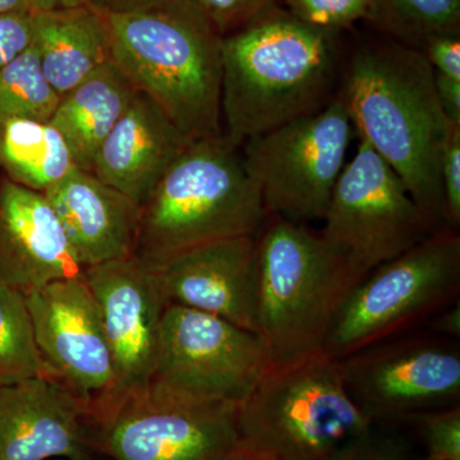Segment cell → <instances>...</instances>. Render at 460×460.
<instances>
[{
    "label": "cell",
    "instance_id": "f35d334b",
    "mask_svg": "<svg viewBox=\"0 0 460 460\" xmlns=\"http://www.w3.org/2000/svg\"><path fill=\"white\" fill-rule=\"evenodd\" d=\"M411 460H429V459L426 458V456H425V458L411 459Z\"/></svg>",
    "mask_w": 460,
    "mask_h": 460
},
{
    "label": "cell",
    "instance_id": "e0dca14e",
    "mask_svg": "<svg viewBox=\"0 0 460 460\" xmlns=\"http://www.w3.org/2000/svg\"><path fill=\"white\" fill-rule=\"evenodd\" d=\"M84 272L47 196L0 181V281L27 295Z\"/></svg>",
    "mask_w": 460,
    "mask_h": 460
},
{
    "label": "cell",
    "instance_id": "cb8c5ba5",
    "mask_svg": "<svg viewBox=\"0 0 460 460\" xmlns=\"http://www.w3.org/2000/svg\"><path fill=\"white\" fill-rule=\"evenodd\" d=\"M48 376L26 296L0 281V385Z\"/></svg>",
    "mask_w": 460,
    "mask_h": 460
},
{
    "label": "cell",
    "instance_id": "74e56055",
    "mask_svg": "<svg viewBox=\"0 0 460 460\" xmlns=\"http://www.w3.org/2000/svg\"><path fill=\"white\" fill-rule=\"evenodd\" d=\"M219 460H259L253 456L252 453L248 452V450L243 449V447H238L237 449L233 450L232 453H229L228 456H224V458Z\"/></svg>",
    "mask_w": 460,
    "mask_h": 460
},
{
    "label": "cell",
    "instance_id": "7c38bea8",
    "mask_svg": "<svg viewBox=\"0 0 460 460\" xmlns=\"http://www.w3.org/2000/svg\"><path fill=\"white\" fill-rule=\"evenodd\" d=\"M348 394L372 425L458 405L459 344L398 337L341 359Z\"/></svg>",
    "mask_w": 460,
    "mask_h": 460
},
{
    "label": "cell",
    "instance_id": "4fadbf2b",
    "mask_svg": "<svg viewBox=\"0 0 460 460\" xmlns=\"http://www.w3.org/2000/svg\"><path fill=\"white\" fill-rule=\"evenodd\" d=\"M25 296L48 376L86 402L93 417L114 398L117 380L86 281L84 277L58 280Z\"/></svg>",
    "mask_w": 460,
    "mask_h": 460
},
{
    "label": "cell",
    "instance_id": "d4e9b609",
    "mask_svg": "<svg viewBox=\"0 0 460 460\" xmlns=\"http://www.w3.org/2000/svg\"><path fill=\"white\" fill-rule=\"evenodd\" d=\"M59 100L42 72L33 42L0 69V122L13 118L50 122Z\"/></svg>",
    "mask_w": 460,
    "mask_h": 460
},
{
    "label": "cell",
    "instance_id": "30bf717a",
    "mask_svg": "<svg viewBox=\"0 0 460 460\" xmlns=\"http://www.w3.org/2000/svg\"><path fill=\"white\" fill-rule=\"evenodd\" d=\"M323 222V237L362 278L432 234L399 175L363 140L335 184Z\"/></svg>",
    "mask_w": 460,
    "mask_h": 460
},
{
    "label": "cell",
    "instance_id": "9c48e42d",
    "mask_svg": "<svg viewBox=\"0 0 460 460\" xmlns=\"http://www.w3.org/2000/svg\"><path fill=\"white\" fill-rule=\"evenodd\" d=\"M237 411L151 381L93 414V447L113 460H219L239 447Z\"/></svg>",
    "mask_w": 460,
    "mask_h": 460
},
{
    "label": "cell",
    "instance_id": "d6986e66",
    "mask_svg": "<svg viewBox=\"0 0 460 460\" xmlns=\"http://www.w3.org/2000/svg\"><path fill=\"white\" fill-rule=\"evenodd\" d=\"M190 140L144 93H136L93 162V174L138 206Z\"/></svg>",
    "mask_w": 460,
    "mask_h": 460
},
{
    "label": "cell",
    "instance_id": "8992f818",
    "mask_svg": "<svg viewBox=\"0 0 460 460\" xmlns=\"http://www.w3.org/2000/svg\"><path fill=\"white\" fill-rule=\"evenodd\" d=\"M372 428L325 350L271 363L237 411L239 447L259 460H321Z\"/></svg>",
    "mask_w": 460,
    "mask_h": 460
},
{
    "label": "cell",
    "instance_id": "f1b7e54d",
    "mask_svg": "<svg viewBox=\"0 0 460 460\" xmlns=\"http://www.w3.org/2000/svg\"><path fill=\"white\" fill-rule=\"evenodd\" d=\"M445 226L456 232L460 226V126H453L441 159Z\"/></svg>",
    "mask_w": 460,
    "mask_h": 460
},
{
    "label": "cell",
    "instance_id": "9a60e30c",
    "mask_svg": "<svg viewBox=\"0 0 460 460\" xmlns=\"http://www.w3.org/2000/svg\"><path fill=\"white\" fill-rule=\"evenodd\" d=\"M93 447L86 402L54 378L0 385V460H90Z\"/></svg>",
    "mask_w": 460,
    "mask_h": 460
},
{
    "label": "cell",
    "instance_id": "277c9868",
    "mask_svg": "<svg viewBox=\"0 0 460 460\" xmlns=\"http://www.w3.org/2000/svg\"><path fill=\"white\" fill-rule=\"evenodd\" d=\"M256 250V334L265 341L272 365L323 350L361 275L321 233L278 215L266 214Z\"/></svg>",
    "mask_w": 460,
    "mask_h": 460
},
{
    "label": "cell",
    "instance_id": "836d02e7",
    "mask_svg": "<svg viewBox=\"0 0 460 460\" xmlns=\"http://www.w3.org/2000/svg\"><path fill=\"white\" fill-rule=\"evenodd\" d=\"M431 323V332L440 337H460V305L459 301L447 305L443 311L435 314Z\"/></svg>",
    "mask_w": 460,
    "mask_h": 460
},
{
    "label": "cell",
    "instance_id": "7a4b0ae2",
    "mask_svg": "<svg viewBox=\"0 0 460 460\" xmlns=\"http://www.w3.org/2000/svg\"><path fill=\"white\" fill-rule=\"evenodd\" d=\"M341 32L308 25L281 3L223 39V137L230 146L313 114L334 98Z\"/></svg>",
    "mask_w": 460,
    "mask_h": 460
},
{
    "label": "cell",
    "instance_id": "52a82bcc",
    "mask_svg": "<svg viewBox=\"0 0 460 460\" xmlns=\"http://www.w3.org/2000/svg\"><path fill=\"white\" fill-rule=\"evenodd\" d=\"M460 237L432 233L404 253L378 265L348 295L323 350L341 359L402 337L459 301Z\"/></svg>",
    "mask_w": 460,
    "mask_h": 460
},
{
    "label": "cell",
    "instance_id": "ba28073f",
    "mask_svg": "<svg viewBox=\"0 0 460 460\" xmlns=\"http://www.w3.org/2000/svg\"><path fill=\"white\" fill-rule=\"evenodd\" d=\"M353 129L337 93L320 111L244 142L239 151L266 214L302 224L323 220L347 164Z\"/></svg>",
    "mask_w": 460,
    "mask_h": 460
},
{
    "label": "cell",
    "instance_id": "4316f807",
    "mask_svg": "<svg viewBox=\"0 0 460 460\" xmlns=\"http://www.w3.org/2000/svg\"><path fill=\"white\" fill-rule=\"evenodd\" d=\"M287 11L308 25L343 31L367 16V0H281Z\"/></svg>",
    "mask_w": 460,
    "mask_h": 460
},
{
    "label": "cell",
    "instance_id": "8d00e7d4",
    "mask_svg": "<svg viewBox=\"0 0 460 460\" xmlns=\"http://www.w3.org/2000/svg\"><path fill=\"white\" fill-rule=\"evenodd\" d=\"M31 11H33L31 0H0V14Z\"/></svg>",
    "mask_w": 460,
    "mask_h": 460
},
{
    "label": "cell",
    "instance_id": "4dcf8cb0",
    "mask_svg": "<svg viewBox=\"0 0 460 460\" xmlns=\"http://www.w3.org/2000/svg\"><path fill=\"white\" fill-rule=\"evenodd\" d=\"M33 13L31 11L0 14V69L31 47Z\"/></svg>",
    "mask_w": 460,
    "mask_h": 460
},
{
    "label": "cell",
    "instance_id": "d6a6232c",
    "mask_svg": "<svg viewBox=\"0 0 460 460\" xmlns=\"http://www.w3.org/2000/svg\"><path fill=\"white\" fill-rule=\"evenodd\" d=\"M435 83L438 102L447 119L460 124V80L435 72Z\"/></svg>",
    "mask_w": 460,
    "mask_h": 460
},
{
    "label": "cell",
    "instance_id": "f546056e",
    "mask_svg": "<svg viewBox=\"0 0 460 460\" xmlns=\"http://www.w3.org/2000/svg\"><path fill=\"white\" fill-rule=\"evenodd\" d=\"M321 460H408L407 453L394 438L374 431L366 432Z\"/></svg>",
    "mask_w": 460,
    "mask_h": 460
},
{
    "label": "cell",
    "instance_id": "1f68e13d",
    "mask_svg": "<svg viewBox=\"0 0 460 460\" xmlns=\"http://www.w3.org/2000/svg\"><path fill=\"white\" fill-rule=\"evenodd\" d=\"M438 74L460 80V33H438L420 48Z\"/></svg>",
    "mask_w": 460,
    "mask_h": 460
},
{
    "label": "cell",
    "instance_id": "484cf974",
    "mask_svg": "<svg viewBox=\"0 0 460 460\" xmlns=\"http://www.w3.org/2000/svg\"><path fill=\"white\" fill-rule=\"evenodd\" d=\"M419 426L429 460H460V408L458 405L423 411L411 417Z\"/></svg>",
    "mask_w": 460,
    "mask_h": 460
},
{
    "label": "cell",
    "instance_id": "ac0fdd59",
    "mask_svg": "<svg viewBox=\"0 0 460 460\" xmlns=\"http://www.w3.org/2000/svg\"><path fill=\"white\" fill-rule=\"evenodd\" d=\"M84 270L135 255L141 206L75 168L44 193Z\"/></svg>",
    "mask_w": 460,
    "mask_h": 460
},
{
    "label": "cell",
    "instance_id": "603a6c76",
    "mask_svg": "<svg viewBox=\"0 0 460 460\" xmlns=\"http://www.w3.org/2000/svg\"><path fill=\"white\" fill-rule=\"evenodd\" d=\"M366 20L389 40L420 50L431 36L460 33V0H367Z\"/></svg>",
    "mask_w": 460,
    "mask_h": 460
},
{
    "label": "cell",
    "instance_id": "6da1fadb",
    "mask_svg": "<svg viewBox=\"0 0 460 460\" xmlns=\"http://www.w3.org/2000/svg\"><path fill=\"white\" fill-rule=\"evenodd\" d=\"M341 78L338 95L361 140L399 175L429 230L447 228L440 169L456 124L441 108L422 51L389 39L363 42Z\"/></svg>",
    "mask_w": 460,
    "mask_h": 460
},
{
    "label": "cell",
    "instance_id": "3957f363",
    "mask_svg": "<svg viewBox=\"0 0 460 460\" xmlns=\"http://www.w3.org/2000/svg\"><path fill=\"white\" fill-rule=\"evenodd\" d=\"M111 60L190 141L223 137V36L192 0L105 13Z\"/></svg>",
    "mask_w": 460,
    "mask_h": 460
},
{
    "label": "cell",
    "instance_id": "5bb4252c",
    "mask_svg": "<svg viewBox=\"0 0 460 460\" xmlns=\"http://www.w3.org/2000/svg\"><path fill=\"white\" fill-rule=\"evenodd\" d=\"M84 280L98 305L113 359L117 390L107 408L154 380L160 326L169 302L155 269L135 255L87 268Z\"/></svg>",
    "mask_w": 460,
    "mask_h": 460
},
{
    "label": "cell",
    "instance_id": "5b68a950",
    "mask_svg": "<svg viewBox=\"0 0 460 460\" xmlns=\"http://www.w3.org/2000/svg\"><path fill=\"white\" fill-rule=\"evenodd\" d=\"M265 217L239 148L224 137L190 141L141 206L135 256L157 269L202 244L256 235Z\"/></svg>",
    "mask_w": 460,
    "mask_h": 460
},
{
    "label": "cell",
    "instance_id": "83f0119b",
    "mask_svg": "<svg viewBox=\"0 0 460 460\" xmlns=\"http://www.w3.org/2000/svg\"><path fill=\"white\" fill-rule=\"evenodd\" d=\"M217 31L226 38L281 0H192Z\"/></svg>",
    "mask_w": 460,
    "mask_h": 460
},
{
    "label": "cell",
    "instance_id": "44dd1931",
    "mask_svg": "<svg viewBox=\"0 0 460 460\" xmlns=\"http://www.w3.org/2000/svg\"><path fill=\"white\" fill-rule=\"evenodd\" d=\"M136 93L128 78L111 60L60 96L50 123L65 138L78 169L93 171L99 148Z\"/></svg>",
    "mask_w": 460,
    "mask_h": 460
},
{
    "label": "cell",
    "instance_id": "2e32d148",
    "mask_svg": "<svg viewBox=\"0 0 460 460\" xmlns=\"http://www.w3.org/2000/svg\"><path fill=\"white\" fill-rule=\"evenodd\" d=\"M155 270L169 304L214 314L256 332V235L202 244Z\"/></svg>",
    "mask_w": 460,
    "mask_h": 460
},
{
    "label": "cell",
    "instance_id": "e575fe53",
    "mask_svg": "<svg viewBox=\"0 0 460 460\" xmlns=\"http://www.w3.org/2000/svg\"><path fill=\"white\" fill-rule=\"evenodd\" d=\"M90 4L105 13H123L155 4L162 0H89Z\"/></svg>",
    "mask_w": 460,
    "mask_h": 460
},
{
    "label": "cell",
    "instance_id": "7402d4cb",
    "mask_svg": "<svg viewBox=\"0 0 460 460\" xmlns=\"http://www.w3.org/2000/svg\"><path fill=\"white\" fill-rule=\"evenodd\" d=\"M0 168L18 186L47 193L77 166L53 124L13 118L0 122Z\"/></svg>",
    "mask_w": 460,
    "mask_h": 460
},
{
    "label": "cell",
    "instance_id": "ffe728a7",
    "mask_svg": "<svg viewBox=\"0 0 460 460\" xmlns=\"http://www.w3.org/2000/svg\"><path fill=\"white\" fill-rule=\"evenodd\" d=\"M32 42L42 72L59 96L111 62L105 14L91 4L35 12Z\"/></svg>",
    "mask_w": 460,
    "mask_h": 460
},
{
    "label": "cell",
    "instance_id": "d590c367",
    "mask_svg": "<svg viewBox=\"0 0 460 460\" xmlns=\"http://www.w3.org/2000/svg\"><path fill=\"white\" fill-rule=\"evenodd\" d=\"M33 11H53V9L80 7L90 4L89 0H31Z\"/></svg>",
    "mask_w": 460,
    "mask_h": 460
},
{
    "label": "cell",
    "instance_id": "8fae6325",
    "mask_svg": "<svg viewBox=\"0 0 460 460\" xmlns=\"http://www.w3.org/2000/svg\"><path fill=\"white\" fill-rule=\"evenodd\" d=\"M270 365L265 341L256 332L184 305L166 307L153 381L172 392L239 405Z\"/></svg>",
    "mask_w": 460,
    "mask_h": 460
}]
</instances>
